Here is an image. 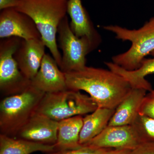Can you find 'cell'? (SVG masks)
I'll return each mask as SVG.
<instances>
[{
	"mask_svg": "<svg viewBox=\"0 0 154 154\" xmlns=\"http://www.w3.org/2000/svg\"><path fill=\"white\" fill-rule=\"evenodd\" d=\"M65 74L68 89L85 91L98 107L115 109L132 89L123 77L110 69L86 66Z\"/></svg>",
	"mask_w": 154,
	"mask_h": 154,
	"instance_id": "1",
	"label": "cell"
},
{
	"mask_svg": "<svg viewBox=\"0 0 154 154\" xmlns=\"http://www.w3.org/2000/svg\"><path fill=\"white\" fill-rule=\"evenodd\" d=\"M69 0H20L16 10L34 21L46 47L60 67L61 54L57 42L60 24L67 14Z\"/></svg>",
	"mask_w": 154,
	"mask_h": 154,
	"instance_id": "2",
	"label": "cell"
},
{
	"mask_svg": "<svg viewBox=\"0 0 154 154\" xmlns=\"http://www.w3.org/2000/svg\"><path fill=\"white\" fill-rule=\"evenodd\" d=\"M103 28L115 34L117 39L131 42L128 50L112 58L113 63L124 69H137L146 57L154 51V17L138 29L131 30L117 25H107Z\"/></svg>",
	"mask_w": 154,
	"mask_h": 154,
	"instance_id": "3",
	"label": "cell"
},
{
	"mask_svg": "<svg viewBox=\"0 0 154 154\" xmlns=\"http://www.w3.org/2000/svg\"><path fill=\"white\" fill-rule=\"evenodd\" d=\"M45 94L31 85L22 93L4 97L0 103V134L16 137Z\"/></svg>",
	"mask_w": 154,
	"mask_h": 154,
	"instance_id": "4",
	"label": "cell"
},
{
	"mask_svg": "<svg viewBox=\"0 0 154 154\" xmlns=\"http://www.w3.org/2000/svg\"><path fill=\"white\" fill-rule=\"evenodd\" d=\"M98 107L89 95L81 91L67 89L45 94L36 112L59 122L76 116H84L94 112Z\"/></svg>",
	"mask_w": 154,
	"mask_h": 154,
	"instance_id": "5",
	"label": "cell"
},
{
	"mask_svg": "<svg viewBox=\"0 0 154 154\" xmlns=\"http://www.w3.org/2000/svg\"><path fill=\"white\" fill-rule=\"evenodd\" d=\"M22 40L11 37L0 41V91L5 97L22 93L31 85L14 57Z\"/></svg>",
	"mask_w": 154,
	"mask_h": 154,
	"instance_id": "6",
	"label": "cell"
},
{
	"mask_svg": "<svg viewBox=\"0 0 154 154\" xmlns=\"http://www.w3.org/2000/svg\"><path fill=\"white\" fill-rule=\"evenodd\" d=\"M57 34L59 45L62 51L60 69L66 73L84 68L86 56L94 50L88 39L79 38L74 34L67 15L60 24Z\"/></svg>",
	"mask_w": 154,
	"mask_h": 154,
	"instance_id": "7",
	"label": "cell"
},
{
	"mask_svg": "<svg viewBox=\"0 0 154 154\" xmlns=\"http://www.w3.org/2000/svg\"><path fill=\"white\" fill-rule=\"evenodd\" d=\"M11 37L24 40L41 38L33 19L15 8L5 9L0 14V38Z\"/></svg>",
	"mask_w": 154,
	"mask_h": 154,
	"instance_id": "8",
	"label": "cell"
},
{
	"mask_svg": "<svg viewBox=\"0 0 154 154\" xmlns=\"http://www.w3.org/2000/svg\"><path fill=\"white\" fill-rule=\"evenodd\" d=\"M132 125L107 126L85 146L97 148L134 149L141 143Z\"/></svg>",
	"mask_w": 154,
	"mask_h": 154,
	"instance_id": "9",
	"label": "cell"
},
{
	"mask_svg": "<svg viewBox=\"0 0 154 154\" xmlns=\"http://www.w3.org/2000/svg\"><path fill=\"white\" fill-rule=\"evenodd\" d=\"M58 126V122L35 112L16 137L38 143L55 145L57 140Z\"/></svg>",
	"mask_w": 154,
	"mask_h": 154,
	"instance_id": "10",
	"label": "cell"
},
{
	"mask_svg": "<svg viewBox=\"0 0 154 154\" xmlns=\"http://www.w3.org/2000/svg\"><path fill=\"white\" fill-rule=\"evenodd\" d=\"M67 14L70 18L71 29L79 38H86L91 43L94 50L102 42V37L92 22L82 0H69Z\"/></svg>",
	"mask_w": 154,
	"mask_h": 154,
	"instance_id": "11",
	"label": "cell"
},
{
	"mask_svg": "<svg viewBox=\"0 0 154 154\" xmlns=\"http://www.w3.org/2000/svg\"><path fill=\"white\" fill-rule=\"evenodd\" d=\"M31 85L45 94L68 89L65 74L55 59L48 54H45L40 68L31 81Z\"/></svg>",
	"mask_w": 154,
	"mask_h": 154,
	"instance_id": "12",
	"label": "cell"
},
{
	"mask_svg": "<svg viewBox=\"0 0 154 154\" xmlns=\"http://www.w3.org/2000/svg\"><path fill=\"white\" fill-rule=\"evenodd\" d=\"M46 45L42 38L22 39L14 54L22 73L31 81L40 68Z\"/></svg>",
	"mask_w": 154,
	"mask_h": 154,
	"instance_id": "13",
	"label": "cell"
},
{
	"mask_svg": "<svg viewBox=\"0 0 154 154\" xmlns=\"http://www.w3.org/2000/svg\"><path fill=\"white\" fill-rule=\"evenodd\" d=\"M147 92L141 88H132L116 108L108 126L132 125L138 115L141 104Z\"/></svg>",
	"mask_w": 154,
	"mask_h": 154,
	"instance_id": "14",
	"label": "cell"
},
{
	"mask_svg": "<svg viewBox=\"0 0 154 154\" xmlns=\"http://www.w3.org/2000/svg\"><path fill=\"white\" fill-rule=\"evenodd\" d=\"M115 109L98 107L92 113L84 116L79 143L86 145L107 127Z\"/></svg>",
	"mask_w": 154,
	"mask_h": 154,
	"instance_id": "15",
	"label": "cell"
},
{
	"mask_svg": "<svg viewBox=\"0 0 154 154\" xmlns=\"http://www.w3.org/2000/svg\"><path fill=\"white\" fill-rule=\"evenodd\" d=\"M83 116H76L58 122L55 151L73 149L82 146L79 143Z\"/></svg>",
	"mask_w": 154,
	"mask_h": 154,
	"instance_id": "16",
	"label": "cell"
},
{
	"mask_svg": "<svg viewBox=\"0 0 154 154\" xmlns=\"http://www.w3.org/2000/svg\"><path fill=\"white\" fill-rule=\"evenodd\" d=\"M150 54L152 58H145L140 67L135 70H126L112 62H107L106 66L110 70L123 77L132 88H141L150 92L153 89L151 84L146 79L145 77L148 75L154 74V51Z\"/></svg>",
	"mask_w": 154,
	"mask_h": 154,
	"instance_id": "17",
	"label": "cell"
},
{
	"mask_svg": "<svg viewBox=\"0 0 154 154\" xmlns=\"http://www.w3.org/2000/svg\"><path fill=\"white\" fill-rule=\"evenodd\" d=\"M55 150V145L38 143L0 134V154H31L37 152L47 153Z\"/></svg>",
	"mask_w": 154,
	"mask_h": 154,
	"instance_id": "18",
	"label": "cell"
},
{
	"mask_svg": "<svg viewBox=\"0 0 154 154\" xmlns=\"http://www.w3.org/2000/svg\"><path fill=\"white\" fill-rule=\"evenodd\" d=\"M142 143H154V119L139 114L132 125Z\"/></svg>",
	"mask_w": 154,
	"mask_h": 154,
	"instance_id": "19",
	"label": "cell"
},
{
	"mask_svg": "<svg viewBox=\"0 0 154 154\" xmlns=\"http://www.w3.org/2000/svg\"><path fill=\"white\" fill-rule=\"evenodd\" d=\"M111 149L97 148L89 146H84L78 149L55 151L46 154H105Z\"/></svg>",
	"mask_w": 154,
	"mask_h": 154,
	"instance_id": "20",
	"label": "cell"
},
{
	"mask_svg": "<svg viewBox=\"0 0 154 154\" xmlns=\"http://www.w3.org/2000/svg\"><path fill=\"white\" fill-rule=\"evenodd\" d=\"M149 92L142 102L139 114L154 119V90Z\"/></svg>",
	"mask_w": 154,
	"mask_h": 154,
	"instance_id": "21",
	"label": "cell"
},
{
	"mask_svg": "<svg viewBox=\"0 0 154 154\" xmlns=\"http://www.w3.org/2000/svg\"><path fill=\"white\" fill-rule=\"evenodd\" d=\"M130 154H154V143H141Z\"/></svg>",
	"mask_w": 154,
	"mask_h": 154,
	"instance_id": "22",
	"label": "cell"
},
{
	"mask_svg": "<svg viewBox=\"0 0 154 154\" xmlns=\"http://www.w3.org/2000/svg\"><path fill=\"white\" fill-rule=\"evenodd\" d=\"M20 0H0V10L16 8L18 7Z\"/></svg>",
	"mask_w": 154,
	"mask_h": 154,
	"instance_id": "23",
	"label": "cell"
},
{
	"mask_svg": "<svg viewBox=\"0 0 154 154\" xmlns=\"http://www.w3.org/2000/svg\"><path fill=\"white\" fill-rule=\"evenodd\" d=\"M131 151L127 149H111L105 154H130Z\"/></svg>",
	"mask_w": 154,
	"mask_h": 154,
	"instance_id": "24",
	"label": "cell"
}]
</instances>
